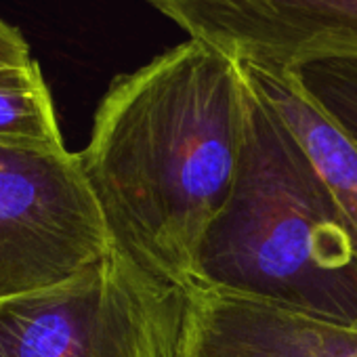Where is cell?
Segmentation results:
<instances>
[{
  "label": "cell",
  "mask_w": 357,
  "mask_h": 357,
  "mask_svg": "<svg viewBox=\"0 0 357 357\" xmlns=\"http://www.w3.org/2000/svg\"><path fill=\"white\" fill-rule=\"evenodd\" d=\"M174 357H357V328L198 288L183 298Z\"/></svg>",
  "instance_id": "cell-6"
},
{
  "label": "cell",
  "mask_w": 357,
  "mask_h": 357,
  "mask_svg": "<svg viewBox=\"0 0 357 357\" xmlns=\"http://www.w3.org/2000/svg\"><path fill=\"white\" fill-rule=\"evenodd\" d=\"M0 143L66 145L38 61L0 68Z\"/></svg>",
  "instance_id": "cell-8"
},
{
  "label": "cell",
  "mask_w": 357,
  "mask_h": 357,
  "mask_svg": "<svg viewBox=\"0 0 357 357\" xmlns=\"http://www.w3.org/2000/svg\"><path fill=\"white\" fill-rule=\"evenodd\" d=\"M30 45L22 32L0 20V68H20L32 63Z\"/></svg>",
  "instance_id": "cell-10"
},
{
  "label": "cell",
  "mask_w": 357,
  "mask_h": 357,
  "mask_svg": "<svg viewBox=\"0 0 357 357\" xmlns=\"http://www.w3.org/2000/svg\"><path fill=\"white\" fill-rule=\"evenodd\" d=\"M190 34L238 61L292 70L357 59V0H147Z\"/></svg>",
  "instance_id": "cell-5"
},
{
  "label": "cell",
  "mask_w": 357,
  "mask_h": 357,
  "mask_svg": "<svg viewBox=\"0 0 357 357\" xmlns=\"http://www.w3.org/2000/svg\"><path fill=\"white\" fill-rule=\"evenodd\" d=\"M242 63L188 38L116 76L78 153L112 252L149 288L183 301L225 206L244 141Z\"/></svg>",
  "instance_id": "cell-1"
},
{
  "label": "cell",
  "mask_w": 357,
  "mask_h": 357,
  "mask_svg": "<svg viewBox=\"0 0 357 357\" xmlns=\"http://www.w3.org/2000/svg\"><path fill=\"white\" fill-rule=\"evenodd\" d=\"M183 301L114 252L51 290L0 305V357H174Z\"/></svg>",
  "instance_id": "cell-4"
},
{
  "label": "cell",
  "mask_w": 357,
  "mask_h": 357,
  "mask_svg": "<svg viewBox=\"0 0 357 357\" xmlns=\"http://www.w3.org/2000/svg\"><path fill=\"white\" fill-rule=\"evenodd\" d=\"M246 82L234 185L204 238L192 290L357 328V248L344 217L294 130Z\"/></svg>",
  "instance_id": "cell-2"
},
{
  "label": "cell",
  "mask_w": 357,
  "mask_h": 357,
  "mask_svg": "<svg viewBox=\"0 0 357 357\" xmlns=\"http://www.w3.org/2000/svg\"><path fill=\"white\" fill-rule=\"evenodd\" d=\"M109 252L80 155L0 143V305L61 286Z\"/></svg>",
  "instance_id": "cell-3"
},
{
  "label": "cell",
  "mask_w": 357,
  "mask_h": 357,
  "mask_svg": "<svg viewBox=\"0 0 357 357\" xmlns=\"http://www.w3.org/2000/svg\"><path fill=\"white\" fill-rule=\"evenodd\" d=\"M290 72L311 101L357 145V59H317Z\"/></svg>",
  "instance_id": "cell-9"
},
{
  "label": "cell",
  "mask_w": 357,
  "mask_h": 357,
  "mask_svg": "<svg viewBox=\"0 0 357 357\" xmlns=\"http://www.w3.org/2000/svg\"><path fill=\"white\" fill-rule=\"evenodd\" d=\"M240 63L246 78L280 112L315 162L357 248V145L311 101L290 70Z\"/></svg>",
  "instance_id": "cell-7"
}]
</instances>
